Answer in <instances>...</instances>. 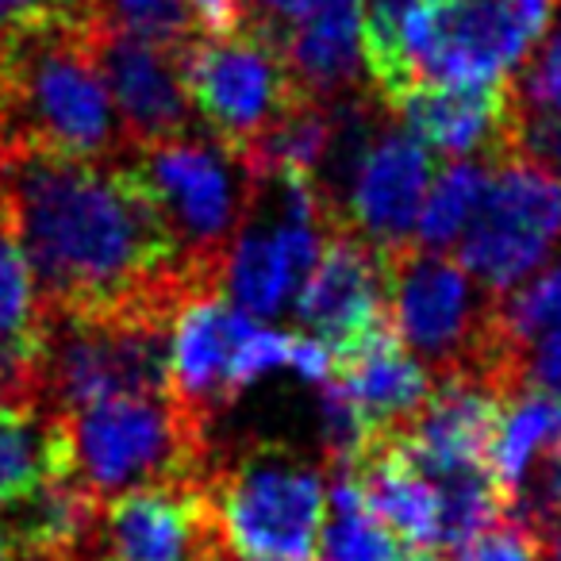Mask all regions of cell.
Segmentation results:
<instances>
[{
    "instance_id": "obj_30",
    "label": "cell",
    "mask_w": 561,
    "mask_h": 561,
    "mask_svg": "<svg viewBox=\"0 0 561 561\" xmlns=\"http://www.w3.org/2000/svg\"><path fill=\"white\" fill-rule=\"evenodd\" d=\"M0 561H16V550H12V538L4 530V519H0Z\"/></svg>"
},
{
    "instance_id": "obj_8",
    "label": "cell",
    "mask_w": 561,
    "mask_h": 561,
    "mask_svg": "<svg viewBox=\"0 0 561 561\" xmlns=\"http://www.w3.org/2000/svg\"><path fill=\"white\" fill-rule=\"evenodd\" d=\"M297 351L300 335L257 328L224 293L196 297L173 320L170 397L211 423L257 377L297 366Z\"/></svg>"
},
{
    "instance_id": "obj_13",
    "label": "cell",
    "mask_w": 561,
    "mask_h": 561,
    "mask_svg": "<svg viewBox=\"0 0 561 561\" xmlns=\"http://www.w3.org/2000/svg\"><path fill=\"white\" fill-rule=\"evenodd\" d=\"M389 112L427 150L492 165L512 154L519 96L512 78L489 85H415Z\"/></svg>"
},
{
    "instance_id": "obj_21",
    "label": "cell",
    "mask_w": 561,
    "mask_h": 561,
    "mask_svg": "<svg viewBox=\"0 0 561 561\" xmlns=\"http://www.w3.org/2000/svg\"><path fill=\"white\" fill-rule=\"evenodd\" d=\"M81 20L93 32L131 35L165 50H185L201 39L188 0H81Z\"/></svg>"
},
{
    "instance_id": "obj_3",
    "label": "cell",
    "mask_w": 561,
    "mask_h": 561,
    "mask_svg": "<svg viewBox=\"0 0 561 561\" xmlns=\"http://www.w3.org/2000/svg\"><path fill=\"white\" fill-rule=\"evenodd\" d=\"M70 481L108 504L139 489L208 484V423L173 397H116L62 415Z\"/></svg>"
},
{
    "instance_id": "obj_9",
    "label": "cell",
    "mask_w": 561,
    "mask_h": 561,
    "mask_svg": "<svg viewBox=\"0 0 561 561\" xmlns=\"http://www.w3.org/2000/svg\"><path fill=\"white\" fill-rule=\"evenodd\" d=\"M561 247V178L519 154L489 165V185L458 242V262L492 297L519 289Z\"/></svg>"
},
{
    "instance_id": "obj_25",
    "label": "cell",
    "mask_w": 561,
    "mask_h": 561,
    "mask_svg": "<svg viewBox=\"0 0 561 561\" xmlns=\"http://www.w3.org/2000/svg\"><path fill=\"white\" fill-rule=\"evenodd\" d=\"M454 561H542V542L519 519H500L484 535H477L469 546L454 553Z\"/></svg>"
},
{
    "instance_id": "obj_14",
    "label": "cell",
    "mask_w": 561,
    "mask_h": 561,
    "mask_svg": "<svg viewBox=\"0 0 561 561\" xmlns=\"http://www.w3.org/2000/svg\"><path fill=\"white\" fill-rule=\"evenodd\" d=\"M427 185L431 150L408 131L385 127L369 147V154L362 158L351 188H346L339 224H343V231L358 234L385 254L415 247L412 231L420 224Z\"/></svg>"
},
{
    "instance_id": "obj_16",
    "label": "cell",
    "mask_w": 561,
    "mask_h": 561,
    "mask_svg": "<svg viewBox=\"0 0 561 561\" xmlns=\"http://www.w3.org/2000/svg\"><path fill=\"white\" fill-rule=\"evenodd\" d=\"M280 55L308 101H339L362 89V9L358 0H320L312 12L273 27Z\"/></svg>"
},
{
    "instance_id": "obj_15",
    "label": "cell",
    "mask_w": 561,
    "mask_h": 561,
    "mask_svg": "<svg viewBox=\"0 0 561 561\" xmlns=\"http://www.w3.org/2000/svg\"><path fill=\"white\" fill-rule=\"evenodd\" d=\"M331 385L374 435H400L435 392V377L400 343L392 323L339 354L331 366Z\"/></svg>"
},
{
    "instance_id": "obj_2",
    "label": "cell",
    "mask_w": 561,
    "mask_h": 561,
    "mask_svg": "<svg viewBox=\"0 0 561 561\" xmlns=\"http://www.w3.org/2000/svg\"><path fill=\"white\" fill-rule=\"evenodd\" d=\"M131 154L85 20H55L0 47V154Z\"/></svg>"
},
{
    "instance_id": "obj_29",
    "label": "cell",
    "mask_w": 561,
    "mask_h": 561,
    "mask_svg": "<svg viewBox=\"0 0 561 561\" xmlns=\"http://www.w3.org/2000/svg\"><path fill=\"white\" fill-rule=\"evenodd\" d=\"M538 542H542V558L546 561H561V515L538 530Z\"/></svg>"
},
{
    "instance_id": "obj_12",
    "label": "cell",
    "mask_w": 561,
    "mask_h": 561,
    "mask_svg": "<svg viewBox=\"0 0 561 561\" xmlns=\"http://www.w3.org/2000/svg\"><path fill=\"white\" fill-rule=\"evenodd\" d=\"M89 39H93L116 116L124 124L127 147L139 150L150 147V142L201 131L185 93L181 50L150 47V43L131 39V35H108L93 32V27H89Z\"/></svg>"
},
{
    "instance_id": "obj_23",
    "label": "cell",
    "mask_w": 561,
    "mask_h": 561,
    "mask_svg": "<svg viewBox=\"0 0 561 561\" xmlns=\"http://www.w3.org/2000/svg\"><path fill=\"white\" fill-rule=\"evenodd\" d=\"M489 185V162H450L438 181L427 188V201L420 211V231H415V247L443 254L446 247L461 242L469 219H473L477 204Z\"/></svg>"
},
{
    "instance_id": "obj_31",
    "label": "cell",
    "mask_w": 561,
    "mask_h": 561,
    "mask_svg": "<svg viewBox=\"0 0 561 561\" xmlns=\"http://www.w3.org/2000/svg\"><path fill=\"white\" fill-rule=\"evenodd\" d=\"M219 561H242V558H234V553H231V550H227V553H224V558H219Z\"/></svg>"
},
{
    "instance_id": "obj_17",
    "label": "cell",
    "mask_w": 561,
    "mask_h": 561,
    "mask_svg": "<svg viewBox=\"0 0 561 561\" xmlns=\"http://www.w3.org/2000/svg\"><path fill=\"white\" fill-rule=\"evenodd\" d=\"M358 484L362 500L374 512V519L397 538H404L412 550H438V492L412 458L404 454L397 435H381L351 469H339Z\"/></svg>"
},
{
    "instance_id": "obj_1",
    "label": "cell",
    "mask_w": 561,
    "mask_h": 561,
    "mask_svg": "<svg viewBox=\"0 0 561 561\" xmlns=\"http://www.w3.org/2000/svg\"><path fill=\"white\" fill-rule=\"evenodd\" d=\"M0 204L32 265L43 312L178 320L196 300L154 193L131 154H0Z\"/></svg>"
},
{
    "instance_id": "obj_22",
    "label": "cell",
    "mask_w": 561,
    "mask_h": 561,
    "mask_svg": "<svg viewBox=\"0 0 561 561\" xmlns=\"http://www.w3.org/2000/svg\"><path fill=\"white\" fill-rule=\"evenodd\" d=\"M323 561H412V550L397 542L392 530L374 519L358 484L339 473L323 527Z\"/></svg>"
},
{
    "instance_id": "obj_24",
    "label": "cell",
    "mask_w": 561,
    "mask_h": 561,
    "mask_svg": "<svg viewBox=\"0 0 561 561\" xmlns=\"http://www.w3.org/2000/svg\"><path fill=\"white\" fill-rule=\"evenodd\" d=\"M553 4H558V20H553L550 32L538 39V50L527 62V70L512 81H515L519 104L550 112V116H561V0H553Z\"/></svg>"
},
{
    "instance_id": "obj_28",
    "label": "cell",
    "mask_w": 561,
    "mask_h": 561,
    "mask_svg": "<svg viewBox=\"0 0 561 561\" xmlns=\"http://www.w3.org/2000/svg\"><path fill=\"white\" fill-rule=\"evenodd\" d=\"M265 12L262 24H273V20H285V24H293V20H300L305 12H312L320 0H257Z\"/></svg>"
},
{
    "instance_id": "obj_10",
    "label": "cell",
    "mask_w": 561,
    "mask_h": 561,
    "mask_svg": "<svg viewBox=\"0 0 561 561\" xmlns=\"http://www.w3.org/2000/svg\"><path fill=\"white\" fill-rule=\"evenodd\" d=\"M224 553L208 484L139 489L101 507L96 561H219Z\"/></svg>"
},
{
    "instance_id": "obj_4",
    "label": "cell",
    "mask_w": 561,
    "mask_h": 561,
    "mask_svg": "<svg viewBox=\"0 0 561 561\" xmlns=\"http://www.w3.org/2000/svg\"><path fill=\"white\" fill-rule=\"evenodd\" d=\"M131 162L162 208L185 280L201 297L224 293L227 257L254 204L250 170L204 127L131 150Z\"/></svg>"
},
{
    "instance_id": "obj_27",
    "label": "cell",
    "mask_w": 561,
    "mask_h": 561,
    "mask_svg": "<svg viewBox=\"0 0 561 561\" xmlns=\"http://www.w3.org/2000/svg\"><path fill=\"white\" fill-rule=\"evenodd\" d=\"M523 389H535L561 404V335L538 343L523 362Z\"/></svg>"
},
{
    "instance_id": "obj_5",
    "label": "cell",
    "mask_w": 561,
    "mask_h": 561,
    "mask_svg": "<svg viewBox=\"0 0 561 561\" xmlns=\"http://www.w3.org/2000/svg\"><path fill=\"white\" fill-rule=\"evenodd\" d=\"M208 500L224 546L242 561H312L328 527V492L316 466L285 446H250L211 466Z\"/></svg>"
},
{
    "instance_id": "obj_18",
    "label": "cell",
    "mask_w": 561,
    "mask_h": 561,
    "mask_svg": "<svg viewBox=\"0 0 561 561\" xmlns=\"http://www.w3.org/2000/svg\"><path fill=\"white\" fill-rule=\"evenodd\" d=\"M358 9L369 89L392 108L415 89V50L427 32L431 0H358Z\"/></svg>"
},
{
    "instance_id": "obj_26",
    "label": "cell",
    "mask_w": 561,
    "mask_h": 561,
    "mask_svg": "<svg viewBox=\"0 0 561 561\" xmlns=\"http://www.w3.org/2000/svg\"><path fill=\"white\" fill-rule=\"evenodd\" d=\"M66 16L78 20L73 0H0V47L16 35H27Z\"/></svg>"
},
{
    "instance_id": "obj_7",
    "label": "cell",
    "mask_w": 561,
    "mask_h": 561,
    "mask_svg": "<svg viewBox=\"0 0 561 561\" xmlns=\"http://www.w3.org/2000/svg\"><path fill=\"white\" fill-rule=\"evenodd\" d=\"M185 93L196 124L234 158L273 131L300 101L277 32L262 20L234 35H201L181 50Z\"/></svg>"
},
{
    "instance_id": "obj_19",
    "label": "cell",
    "mask_w": 561,
    "mask_h": 561,
    "mask_svg": "<svg viewBox=\"0 0 561 561\" xmlns=\"http://www.w3.org/2000/svg\"><path fill=\"white\" fill-rule=\"evenodd\" d=\"M50 481H70L62 415L0 408V504H12Z\"/></svg>"
},
{
    "instance_id": "obj_20",
    "label": "cell",
    "mask_w": 561,
    "mask_h": 561,
    "mask_svg": "<svg viewBox=\"0 0 561 561\" xmlns=\"http://www.w3.org/2000/svg\"><path fill=\"white\" fill-rule=\"evenodd\" d=\"M561 446V404L535 389L515 392L504 404L500 415L496 443H492V477L496 489L504 492L507 512H512L515 496L527 489L530 469H535L538 454H550Z\"/></svg>"
},
{
    "instance_id": "obj_11",
    "label": "cell",
    "mask_w": 561,
    "mask_h": 561,
    "mask_svg": "<svg viewBox=\"0 0 561 561\" xmlns=\"http://www.w3.org/2000/svg\"><path fill=\"white\" fill-rule=\"evenodd\" d=\"M297 320L316 343L328 346L331 358L389 328V254L358 234L339 231L300 289Z\"/></svg>"
},
{
    "instance_id": "obj_6",
    "label": "cell",
    "mask_w": 561,
    "mask_h": 561,
    "mask_svg": "<svg viewBox=\"0 0 561 561\" xmlns=\"http://www.w3.org/2000/svg\"><path fill=\"white\" fill-rule=\"evenodd\" d=\"M170 335L173 320L154 312H47L43 400L55 415H73L116 397H170Z\"/></svg>"
}]
</instances>
